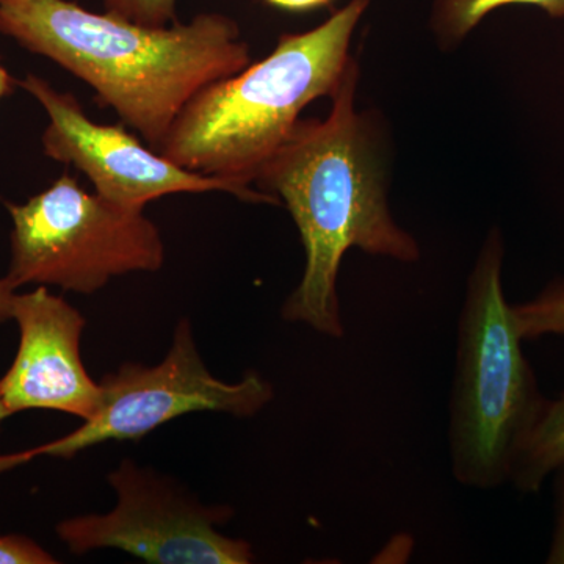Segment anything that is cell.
Instances as JSON below:
<instances>
[{
	"label": "cell",
	"instance_id": "obj_1",
	"mask_svg": "<svg viewBox=\"0 0 564 564\" xmlns=\"http://www.w3.org/2000/svg\"><path fill=\"white\" fill-rule=\"evenodd\" d=\"M356 84L358 65L351 61L329 96L328 117L296 122L256 181L258 191L288 207L306 254L281 317L332 339L345 334L337 281L348 250L404 263L421 258L417 240L389 209L383 170L356 111Z\"/></svg>",
	"mask_w": 564,
	"mask_h": 564
},
{
	"label": "cell",
	"instance_id": "obj_2",
	"mask_svg": "<svg viewBox=\"0 0 564 564\" xmlns=\"http://www.w3.org/2000/svg\"><path fill=\"white\" fill-rule=\"evenodd\" d=\"M0 33L87 84L154 151L199 91L251 63L239 25L220 13L147 28L73 0H0Z\"/></svg>",
	"mask_w": 564,
	"mask_h": 564
},
{
	"label": "cell",
	"instance_id": "obj_3",
	"mask_svg": "<svg viewBox=\"0 0 564 564\" xmlns=\"http://www.w3.org/2000/svg\"><path fill=\"white\" fill-rule=\"evenodd\" d=\"M369 0H351L313 31L288 33L263 61L210 84L173 122L158 152L188 172L229 182L247 203L276 204L251 187L302 111L332 96L352 61V32Z\"/></svg>",
	"mask_w": 564,
	"mask_h": 564
},
{
	"label": "cell",
	"instance_id": "obj_4",
	"mask_svg": "<svg viewBox=\"0 0 564 564\" xmlns=\"http://www.w3.org/2000/svg\"><path fill=\"white\" fill-rule=\"evenodd\" d=\"M502 267V236L492 231L467 282L448 397L452 475L478 491L510 484L514 456L547 402L505 296Z\"/></svg>",
	"mask_w": 564,
	"mask_h": 564
},
{
	"label": "cell",
	"instance_id": "obj_5",
	"mask_svg": "<svg viewBox=\"0 0 564 564\" xmlns=\"http://www.w3.org/2000/svg\"><path fill=\"white\" fill-rule=\"evenodd\" d=\"M14 288L35 284L93 295L113 278L165 265L161 229L144 209L120 206L62 174L25 203H7Z\"/></svg>",
	"mask_w": 564,
	"mask_h": 564
},
{
	"label": "cell",
	"instance_id": "obj_6",
	"mask_svg": "<svg viewBox=\"0 0 564 564\" xmlns=\"http://www.w3.org/2000/svg\"><path fill=\"white\" fill-rule=\"evenodd\" d=\"M98 410L79 429L20 454L0 455V474L41 458L70 459L109 441H137L159 426L192 413H225L254 417L274 399V388L256 370L226 383L210 373L193 337L192 323L182 318L172 347L155 366L126 362L99 381Z\"/></svg>",
	"mask_w": 564,
	"mask_h": 564
},
{
	"label": "cell",
	"instance_id": "obj_7",
	"mask_svg": "<svg viewBox=\"0 0 564 564\" xmlns=\"http://www.w3.org/2000/svg\"><path fill=\"white\" fill-rule=\"evenodd\" d=\"M117 507L106 514L65 519L57 536L70 554L120 549L152 564H250L248 541L226 536L218 527L231 507L206 505L163 475L124 458L109 474Z\"/></svg>",
	"mask_w": 564,
	"mask_h": 564
},
{
	"label": "cell",
	"instance_id": "obj_8",
	"mask_svg": "<svg viewBox=\"0 0 564 564\" xmlns=\"http://www.w3.org/2000/svg\"><path fill=\"white\" fill-rule=\"evenodd\" d=\"M18 85L46 111L50 122L41 137L44 154L79 170L109 202L144 209L163 196L207 192L242 199L229 182L182 169L122 126L90 120L76 96L57 90L43 77L28 74Z\"/></svg>",
	"mask_w": 564,
	"mask_h": 564
},
{
	"label": "cell",
	"instance_id": "obj_9",
	"mask_svg": "<svg viewBox=\"0 0 564 564\" xmlns=\"http://www.w3.org/2000/svg\"><path fill=\"white\" fill-rule=\"evenodd\" d=\"M11 321L20 332L17 356L0 378V397L11 415L29 410L58 411L88 421L101 400V386L82 361L87 321L44 285L14 293Z\"/></svg>",
	"mask_w": 564,
	"mask_h": 564
},
{
	"label": "cell",
	"instance_id": "obj_10",
	"mask_svg": "<svg viewBox=\"0 0 564 564\" xmlns=\"http://www.w3.org/2000/svg\"><path fill=\"white\" fill-rule=\"evenodd\" d=\"M564 464V392L547 399L533 429L514 456L510 484L522 494L541 491Z\"/></svg>",
	"mask_w": 564,
	"mask_h": 564
},
{
	"label": "cell",
	"instance_id": "obj_11",
	"mask_svg": "<svg viewBox=\"0 0 564 564\" xmlns=\"http://www.w3.org/2000/svg\"><path fill=\"white\" fill-rule=\"evenodd\" d=\"M507 6H533L554 18H564V0H441L437 31L458 41L480 24L486 14Z\"/></svg>",
	"mask_w": 564,
	"mask_h": 564
},
{
	"label": "cell",
	"instance_id": "obj_12",
	"mask_svg": "<svg viewBox=\"0 0 564 564\" xmlns=\"http://www.w3.org/2000/svg\"><path fill=\"white\" fill-rule=\"evenodd\" d=\"M516 325L524 340L564 337V278L552 281L525 303L513 304Z\"/></svg>",
	"mask_w": 564,
	"mask_h": 564
},
{
	"label": "cell",
	"instance_id": "obj_13",
	"mask_svg": "<svg viewBox=\"0 0 564 564\" xmlns=\"http://www.w3.org/2000/svg\"><path fill=\"white\" fill-rule=\"evenodd\" d=\"M104 9L111 14L147 25L166 28L176 22L177 0H102Z\"/></svg>",
	"mask_w": 564,
	"mask_h": 564
},
{
	"label": "cell",
	"instance_id": "obj_14",
	"mask_svg": "<svg viewBox=\"0 0 564 564\" xmlns=\"http://www.w3.org/2000/svg\"><path fill=\"white\" fill-rule=\"evenodd\" d=\"M55 556L24 534H0V564H54Z\"/></svg>",
	"mask_w": 564,
	"mask_h": 564
},
{
	"label": "cell",
	"instance_id": "obj_15",
	"mask_svg": "<svg viewBox=\"0 0 564 564\" xmlns=\"http://www.w3.org/2000/svg\"><path fill=\"white\" fill-rule=\"evenodd\" d=\"M554 477L555 522L545 563L564 564V464L552 474Z\"/></svg>",
	"mask_w": 564,
	"mask_h": 564
},
{
	"label": "cell",
	"instance_id": "obj_16",
	"mask_svg": "<svg viewBox=\"0 0 564 564\" xmlns=\"http://www.w3.org/2000/svg\"><path fill=\"white\" fill-rule=\"evenodd\" d=\"M18 289L9 281V278H0V326L11 321V304Z\"/></svg>",
	"mask_w": 564,
	"mask_h": 564
},
{
	"label": "cell",
	"instance_id": "obj_17",
	"mask_svg": "<svg viewBox=\"0 0 564 564\" xmlns=\"http://www.w3.org/2000/svg\"><path fill=\"white\" fill-rule=\"evenodd\" d=\"M265 2L282 10L306 11L326 6L332 0H265Z\"/></svg>",
	"mask_w": 564,
	"mask_h": 564
},
{
	"label": "cell",
	"instance_id": "obj_18",
	"mask_svg": "<svg viewBox=\"0 0 564 564\" xmlns=\"http://www.w3.org/2000/svg\"><path fill=\"white\" fill-rule=\"evenodd\" d=\"M18 80H14V77L11 76L9 69L6 68L2 61H0V99L7 98L11 93L14 91V87H17Z\"/></svg>",
	"mask_w": 564,
	"mask_h": 564
},
{
	"label": "cell",
	"instance_id": "obj_19",
	"mask_svg": "<svg viewBox=\"0 0 564 564\" xmlns=\"http://www.w3.org/2000/svg\"><path fill=\"white\" fill-rule=\"evenodd\" d=\"M10 415V411L7 410L6 403H3L2 397H0V425H2L3 421L9 419Z\"/></svg>",
	"mask_w": 564,
	"mask_h": 564
}]
</instances>
